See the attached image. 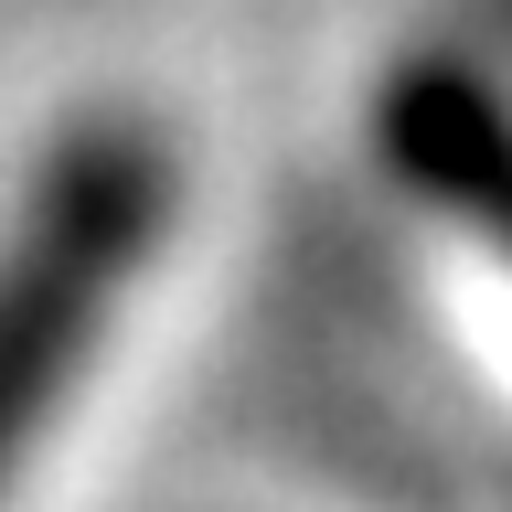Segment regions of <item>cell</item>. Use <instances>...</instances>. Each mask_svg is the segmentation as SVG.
Listing matches in <instances>:
<instances>
[{
	"label": "cell",
	"instance_id": "1",
	"mask_svg": "<svg viewBox=\"0 0 512 512\" xmlns=\"http://www.w3.org/2000/svg\"><path fill=\"white\" fill-rule=\"evenodd\" d=\"M160 214H171V160L139 118H96L43 160L0 246V491L32 470L75 374L118 331L128 288L160 246Z\"/></svg>",
	"mask_w": 512,
	"mask_h": 512
},
{
	"label": "cell",
	"instance_id": "2",
	"mask_svg": "<svg viewBox=\"0 0 512 512\" xmlns=\"http://www.w3.org/2000/svg\"><path fill=\"white\" fill-rule=\"evenodd\" d=\"M395 139H406L416 182H438L459 214H480L512 246V128L491 118L459 75H416L406 107H395Z\"/></svg>",
	"mask_w": 512,
	"mask_h": 512
},
{
	"label": "cell",
	"instance_id": "3",
	"mask_svg": "<svg viewBox=\"0 0 512 512\" xmlns=\"http://www.w3.org/2000/svg\"><path fill=\"white\" fill-rule=\"evenodd\" d=\"M502 11H512V0H502Z\"/></svg>",
	"mask_w": 512,
	"mask_h": 512
}]
</instances>
